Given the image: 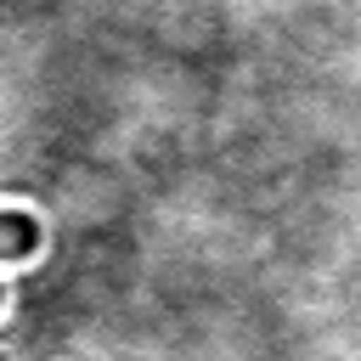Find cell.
I'll return each instance as SVG.
<instances>
[{"label":"cell","mask_w":361,"mask_h":361,"mask_svg":"<svg viewBox=\"0 0 361 361\" xmlns=\"http://www.w3.org/2000/svg\"><path fill=\"white\" fill-rule=\"evenodd\" d=\"M39 220L23 214V209H0V259H28L39 248Z\"/></svg>","instance_id":"obj_1"},{"label":"cell","mask_w":361,"mask_h":361,"mask_svg":"<svg viewBox=\"0 0 361 361\" xmlns=\"http://www.w3.org/2000/svg\"><path fill=\"white\" fill-rule=\"evenodd\" d=\"M0 299H6V288H0Z\"/></svg>","instance_id":"obj_2"}]
</instances>
